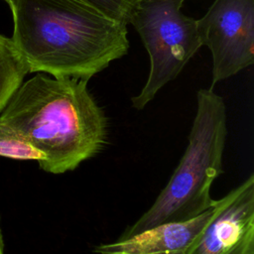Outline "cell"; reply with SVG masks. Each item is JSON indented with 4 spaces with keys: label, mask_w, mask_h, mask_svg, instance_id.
I'll list each match as a JSON object with an SVG mask.
<instances>
[{
    "label": "cell",
    "mask_w": 254,
    "mask_h": 254,
    "mask_svg": "<svg viewBox=\"0 0 254 254\" xmlns=\"http://www.w3.org/2000/svg\"><path fill=\"white\" fill-rule=\"evenodd\" d=\"M29 72L89 80L128 53L127 25L77 0H4Z\"/></svg>",
    "instance_id": "1"
},
{
    "label": "cell",
    "mask_w": 254,
    "mask_h": 254,
    "mask_svg": "<svg viewBox=\"0 0 254 254\" xmlns=\"http://www.w3.org/2000/svg\"><path fill=\"white\" fill-rule=\"evenodd\" d=\"M87 82L38 72L21 83L0 112L44 155L38 162L44 172L73 171L106 145L108 121Z\"/></svg>",
    "instance_id": "2"
},
{
    "label": "cell",
    "mask_w": 254,
    "mask_h": 254,
    "mask_svg": "<svg viewBox=\"0 0 254 254\" xmlns=\"http://www.w3.org/2000/svg\"><path fill=\"white\" fill-rule=\"evenodd\" d=\"M227 136L226 107L212 88L196 93V112L179 165L153 204L119 237L124 239L155 225L191 219L210 208L213 182L223 172Z\"/></svg>",
    "instance_id": "3"
},
{
    "label": "cell",
    "mask_w": 254,
    "mask_h": 254,
    "mask_svg": "<svg viewBox=\"0 0 254 254\" xmlns=\"http://www.w3.org/2000/svg\"><path fill=\"white\" fill-rule=\"evenodd\" d=\"M185 0H139L131 14L132 24L150 57V71L140 93L131 98L143 109L168 82L175 79L202 46L196 20L186 16Z\"/></svg>",
    "instance_id": "4"
},
{
    "label": "cell",
    "mask_w": 254,
    "mask_h": 254,
    "mask_svg": "<svg viewBox=\"0 0 254 254\" xmlns=\"http://www.w3.org/2000/svg\"><path fill=\"white\" fill-rule=\"evenodd\" d=\"M196 25L212 57L209 88L254 63V0H214Z\"/></svg>",
    "instance_id": "5"
},
{
    "label": "cell",
    "mask_w": 254,
    "mask_h": 254,
    "mask_svg": "<svg viewBox=\"0 0 254 254\" xmlns=\"http://www.w3.org/2000/svg\"><path fill=\"white\" fill-rule=\"evenodd\" d=\"M186 254H254V175L215 199L214 211Z\"/></svg>",
    "instance_id": "6"
},
{
    "label": "cell",
    "mask_w": 254,
    "mask_h": 254,
    "mask_svg": "<svg viewBox=\"0 0 254 254\" xmlns=\"http://www.w3.org/2000/svg\"><path fill=\"white\" fill-rule=\"evenodd\" d=\"M214 205L199 215L184 220L155 225L124 239L101 243L96 254H186L196 236L212 216Z\"/></svg>",
    "instance_id": "7"
},
{
    "label": "cell",
    "mask_w": 254,
    "mask_h": 254,
    "mask_svg": "<svg viewBox=\"0 0 254 254\" xmlns=\"http://www.w3.org/2000/svg\"><path fill=\"white\" fill-rule=\"evenodd\" d=\"M27 73L29 68L12 40L0 34V112Z\"/></svg>",
    "instance_id": "8"
},
{
    "label": "cell",
    "mask_w": 254,
    "mask_h": 254,
    "mask_svg": "<svg viewBox=\"0 0 254 254\" xmlns=\"http://www.w3.org/2000/svg\"><path fill=\"white\" fill-rule=\"evenodd\" d=\"M0 157L23 161L44 159V155L36 149L19 131L0 117Z\"/></svg>",
    "instance_id": "9"
},
{
    "label": "cell",
    "mask_w": 254,
    "mask_h": 254,
    "mask_svg": "<svg viewBox=\"0 0 254 254\" xmlns=\"http://www.w3.org/2000/svg\"><path fill=\"white\" fill-rule=\"evenodd\" d=\"M105 16L128 25L131 14L139 0H77Z\"/></svg>",
    "instance_id": "10"
},
{
    "label": "cell",
    "mask_w": 254,
    "mask_h": 254,
    "mask_svg": "<svg viewBox=\"0 0 254 254\" xmlns=\"http://www.w3.org/2000/svg\"><path fill=\"white\" fill-rule=\"evenodd\" d=\"M0 254H4V239L2 229L0 227Z\"/></svg>",
    "instance_id": "11"
}]
</instances>
